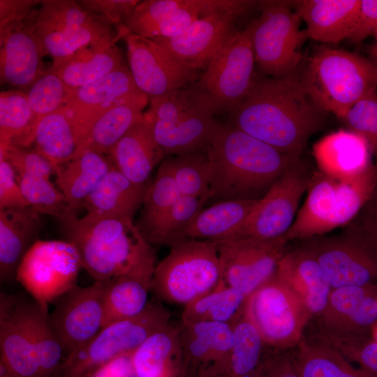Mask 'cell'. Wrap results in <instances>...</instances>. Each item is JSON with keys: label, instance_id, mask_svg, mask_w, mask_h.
<instances>
[{"label": "cell", "instance_id": "obj_1", "mask_svg": "<svg viewBox=\"0 0 377 377\" xmlns=\"http://www.w3.org/2000/svg\"><path fill=\"white\" fill-rule=\"evenodd\" d=\"M237 128L286 154L300 158L326 113L309 97L297 75H256L245 98L230 112Z\"/></svg>", "mask_w": 377, "mask_h": 377}, {"label": "cell", "instance_id": "obj_2", "mask_svg": "<svg viewBox=\"0 0 377 377\" xmlns=\"http://www.w3.org/2000/svg\"><path fill=\"white\" fill-rule=\"evenodd\" d=\"M209 200H259L300 158L282 152L232 124H220L207 149Z\"/></svg>", "mask_w": 377, "mask_h": 377}, {"label": "cell", "instance_id": "obj_3", "mask_svg": "<svg viewBox=\"0 0 377 377\" xmlns=\"http://www.w3.org/2000/svg\"><path fill=\"white\" fill-rule=\"evenodd\" d=\"M61 223L66 241L95 281L129 275L151 283L155 251L132 218L87 213Z\"/></svg>", "mask_w": 377, "mask_h": 377}, {"label": "cell", "instance_id": "obj_4", "mask_svg": "<svg viewBox=\"0 0 377 377\" xmlns=\"http://www.w3.org/2000/svg\"><path fill=\"white\" fill-rule=\"evenodd\" d=\"M300 78L318 107L341 119L377 89V64L354 52L322 45L315 50Z\"/></svg>", "mask_w": 377, "mask_h": 377}, {"label": "cell", "instance_id": "obj_5", "mask_svg": "<svg viewBox=\"0 0 377 377\" xmlns=\"http://www.w3.org/2000/svg\"><path fill=\"white\" fill-rule=\"evenodd\" d=\"M376 183L374 163L364 174L350 179H334L316 170L286 239H312L350 223L361 212Z\"/></svg>", "mask_w": 377, "mask_h": 377}, {"label": "cell", "instance_id": "obj_6", "mask_svg": "<svg viewBox=\"0 0 377 377\" xmlns=\"http://www.w3.org/2000/svg\"><path fill=\"white\" fill-rule=\"evenodd\" d=\"M221 265L214 242L183 239L156 264L151 290L170 304H188L217 286Z\"/></svg>", "mask_w": 377, "mask_h": 377}, {"label": "cell", "instance_id": "obj_7", "mask_svg": "<svg viewBox=\"0 0 377 377\" xmlns=\"http://www.w3.org/2000/svg\"><path fill=\"white\" fill-rule=\"evenodd\" d=\"M261 13L249 25L255 61L268 77L296 75L302 47L309 38L300 29L301 18L286 1H261Z\"/></svg>", "mask_w": 377, "mask_h": 377}, {"label": "cell", "instance_id": "obj_8", "mask_svg": "<svg viewBox=\"0 0 377 377\" xmlns=\"http://www.w3.org/2000/svg\"><path fill=\"white\" fill-rule=\"evenodd\" d=\"M36 32L45 56L55 68L82 47L121 36L112 24L74 0H42L38 7Z\"/></svg>", "mask_w": 377, "mask_h": 377}, {"label": "cell", "instance_id": "obj_9", "mask_svg": "<svg viewBox=\"0 0 377 377\" xmlns=\"http://www.w3.org/2000/svg\"><path fill=\"white\" fill-rule=\"evenodd\" d=\"M170 313L159 302H149L136 316L103 327L85 346L71 353L61 377H82L114 358L131 355L154 332L170 323Z\"/></svg>", "mask_w": 377, "mask_h": 377}, {"label": "cell", "instance_id": "obj_10", "mask_svg": "<svg viewBox=\"0 0 377 377\" xmlns=\"http://www.w3.org/2000/svg\"><path fill=\"white\" fill-rule=\"evenodd\" d=\"M244 314L266 347L276 350L295 347L311 318L301 300L275 274L248 297Z\"/></svg>", "mask_w": 377, "mask_h": 377}, {"label": "cell", "instance_id": "obj_11", "mask_svg": "<svg viewBox=\"0 0 377 377\" xmlns=\"http://www.w3.org/2000/svg\"><path fill=\"white\" fill-rule=\"evenodd\" d=\"M249 25L236 33L193 84L214 114L231 112L248 95L256 74Z\"/></svg>", "mask_w": 377, "mask_h": 377}, {"label": "cell", "instance_id": "obj_12", "mask_svg": "<svg viewBox=\"0 0 377 377\" xmlns=\"http://www.w3.org/2000/svg\"><path fill=\"white\" fill-rule=\"evenodd\" d=\"M82 267L71 242L38 239L22 258L15 279L34 300L48 305L76 286Z\"/></svg>", "mask_w": 377, "mask_h": 377}, {"label": "cell", "instance_id": "obj_13", "mask_svg": "<svg viewBox=\"0 0 377 377\" xmlns=\"http://www.w3.org/2000/svg\"><path fill=\"white\" fill-rule=\"evenodd\" d=\"M303 248L319 263L333 289L377 285V243L361 228L314 237Z\"/></svg>", "mask_w": 377, "mask_h": 377}, {"label": "cell", "instance_id": "obj_14", "mask_svg": "<svg viewBox=\"0 0 377 377\" xmlns=\"http://www.w3.org/2000/svg\"><path fill=\"white\" fill-rule=\"evenodd\" d=\"M311 175L301 159L287 170L256 201L232 239H273L284 237L295 219Z\"/></svg>", "mask_w": 377, "mask_h": 377}, {"label": "cell", "instance_id": "obj_15", "mask_svg": "<svg viewBox=\"0 0 377 377\" xmlns=\"http://www.w3.org/2000/svg\"><path fill=\"white\" fill-rule=\"evenodd\" d=\"M285 236L273 239L241 237L214 242L217 249L221 281L247 298L269 280L286 252Z\"/></svg>", "mask_w": 377, "mask_h": 377}, {"label": "cell", "instance_id": "obj_16", "mask_svg": "<svg viewBox=\"0 0 377 377\" xmlns=\"http://www.w3.org/2000/svg\"><path fill=\"white\" fill-rule=\"evenodd\" d=\"M105 281L74 286L54 302L50 318L68 356L87 344L103 328Z\"/></svg>", "mask_w": 377, "mask_h": 377}, {"label": "cell", "instance_id": "obj_17", "mask_svg": "<svg viewBox=\"0 0 377 377\" xmlns=\"http://www.w3.org/2000/svg\"><path fill=\"white\" fill-rule=\"evenodd\" d=\"M38 7L0 27L1 84L25 93L46 69L36 32Z\"/></svg>", "mask_w": 377, "mask_h": 377}, {"label": "cell", "instance_id": "obj_18", "mask_svg": "<svg viewBox=\"0 0 377 377\" xmlns=\"http://www.w3.org/2000/svg\"><path fill=\"white\" fill-rule=\"evenodd\" d=\"M134 82L149 100L186 87L196 71L174 60L154 40L128 31L121 38Z\"/></svg>", "mask_w": 377, "mask_h": 377}, {"label": "cell", "instance_id": "obj_19", "mask_svg": "<svg viewBox=\"0 0 377 377\" xmlns=\"http://www.w3.org/2000/svg\"><path fill=\"white\" fill-rule=\"evenodd\" d=\"M239 16L216 14L202 17L171 38H149L174 60L193 70L206 69L236 33Z\"/></svg>", "mask_w": 377, "mask_h": 377}, {"label": "cell", "instance_id": "obj_20", "mask_svg": "<svg viewBox=\"0 0 377 377\" xmlns=\"http://www.w3.org/2000/svg\"><path fill=\"white\" fill-rule=\"evenodd\" d=\"M140 93L142 92L126 64L98 81L72 89L65 108L75 130L78 150L87 132L102 114L118 102Z\"/></svg>", "mask_w": 377, "mask_h": 377}, {"label": "cell", "instance_id": "obj_21", "mask_svg": "<svg viewBox=\"0 0 377 377\" xmlns=\"http://www.w3.org/2000/svg\"><path fill=\"white\" fill-rule=\"evenodd\" d=\"M185 377L223 374L234 340L232 325L202 321L179 327Z\"/></svg>", "mask_w": 377, "mask_h": 377}, {"label": "cell", "instance_id": "obj_22", "mask_svg": "<svg viewBox=\"0 0 377 377\" xmlns=\"http://www.w3.org/2000/svg\"><path fill=\"white\" fill-rule=\"evenodd\" d=\"M317 318L319 331L369 337L377 321V285L332 289L325 309Z\"/></svg>", "mask_w": 377, "mask_h": 377}, {"label": "cell", "instance_id": "obj_23", "mask_svg": "<svg viewBox=\"0 0 377 377\" xmlns=\"http://www.w3.org/2000/svg\"><path fill=\"white\" fill-rule=\"evenodd\" d=\"M24 299L1 295V371L13 377H41Z\"/></svg>", "mask_w": 377, "mask_h": 377}, {"label": "cell", "instance_id": "obj_24", "mask_svg": "<svg viewBox=\"0 0 377 377\" xmlns=\"http://www.w3.org/2000/svg\"><path fill=\"white\" fill-rule=\"evenodd\" d=\"M312 154L318 170L337 179L357 177L374 163L366 139L349 129L323 136L313 145Z\"/></svg>", "mask_w": 377, "mask_h": 377}, {"label": "cell", "instance_id": "obj_25", "mask_svg": "<svg viewBox=\"0 0 377 377\" xmlns=\"http://www.w3.org/2000/svg\"><path fill=\"white\" fill-rule=\"evenodd\" d=\"M275 275L303 302L311 318L325 309L332 288L317 260L306 249L286 252Z\"/></svg>", "mask_w": 377, "mask_h": 377}, {"label": "cell", "instance_id": "obj_26", "mask_svg": "<svg viewBox=\"0 0 377 377\" xmlns=\"http://www.w3.org/2000/svg\"><path fill=\"white\" fill-rule=\"evenodd\" d=\"M147 117H148L147 115ZM148 119L151 122L154 139L165 156L207 151V146L219 125L215 120L212 111L206 105L200 107L172 122L152 121L149 117Z\"/></svg>", "mask_w": 377, "mask_h": 377}, {"label": "cell", "instance_id": "obj_27", "mask_svg": "<svg viewBox=\"0 0 377 377\" xmlns=\"http://www.w3.org/2000/svg\"><path fill=\"white\" fill-rule=\"evenodd\" d=\"M43 228L40 214L31 207L0 209V277L15 279L18 267Z\"/></svg>", "mask_w": 377, "mask_h": 377}, {"label": "cell", "instance_id": "obj_28", "mask_svg": "<svg viewBox=\"0 0 377 377\" xmlns=\"http://www.w3.org/2000/svg\"><path fill=\"white\" fill-rule=\"evenodd\" d=\"M107 156L115 168L137 184H146L154 167L165 156L154 139L151 122L145 112Z\"/></svg>", "mask_w": 377, "mask_h": 377}, {"label": "cell", "instance_id": "obj_29", "mask_svg": "<svg viewBox=\"0 0 377 377\" xmlns=\"http://www.w3.org/2000/svg\"><path fill=\"white\" fill-rule=\"evenodd\" d=\"M361 0H302L296 12L306 24L309 37L323 43L348 38L356 24Z\"/></svg>", "mask_w": 377, "mask_h": 377}, {"label": "cell", "instance_id": "obj_30", "mask_svg": "<svg viewBox=\"0 0 377 377\" xmlns=\"http://www.w3.org/2000/svg\"><path fill=\"white\" fill-rule=\"evenodd\" d=\"M119 36L84 46L53 68L71 89L98 81L125 64Z\"/></svg>", "mask_w": 377, "mask_h": 377}, {"label": "cell", "instance_id": "obj_31", "mask_svg": "<svg viewBox=\"0 0 377 377\" xmlns=\"http://www.w3.org/2000/svg\"><path fill=\"white\" fill-rule=\"evenodd\" d=\"M134 377H185L179 327L170 323L131 355Z\"/></svg>", "mask_w": 377, "mask_h": 377}, {"label": "cell", "instance_id": "obj_32", "mask_svg": "<svg viewBox=\"0 0 377 377\" xmlns=\"http://www.w3.org/2000/svg\"><path fill=\"white\" fill-rule=\"evenodd\" d=\"M148 186L131 181L112 166L82 207L89 214L133 219L142 205Z\"/></svg>", "mask_w": 377, "mask_h": 377}, {"label": "cell", "instance_id": "obj_33", "mask_svg": "<svg viewBox=\"0 0 377 377\" xmlns=\"http://www.w3.org/2000/svg\"><path fill=\"white\" fill-rule=\"evenodd\" d=\"M113 166L107 155L84 149L54 169L56 182L70 207L77 212Z\"/></svg>", "mask_w": 377, "mask_h": 377}, {"label": "cell", "instance_id": "obj_34", "mask_svg": "<svg viewBox=\"0 0 377 377\" xmlns=\"http://www.w3.org/2000/svg\"><path fill=\"white\" fill-rule=\"evenodd\" d=\"M149 103L148 97L140 93L114 105L91 126L76 156L84 149L108 155L117 142L142 118Z\"/></svg>", "mask_w": 377, "mask_h": 377}, {"label": "cell", "instance_id": "obj_35", "mask_svg": "<svg viewBox=\"0 0 377 377\" xmlns=\"http://www.w3.org/2000/svg\"><path fill=\"white\" fill-rule=\"evenodd\" d=\"M258 200H230L202 209L182 233V238L216 242L231 239Z\"/></svg>", "mask_w": 377, "mask_h": 377}, {"label": "cell", "instance_id": "obj_36", "mask_svg": "<svg viewBox=\"0 0 377 377\" xmlns=\"http://www.w3.org/2000/svg\"><path fill=\"white\" fill-rule=\"evenodd\" d=\"M290 351L301 377H376L353 367L342 354L316 337L302 338Z\"/></svg>", "mask_w": 377, "mask_h": 377}, {"label": "cell", "instance_id": "obj_37", "mask_svg": "<svg viewBox=\"0 0 377 377\" xmlns=\"http://www.w3.org/2000/svg\"><path fill=\"white\" fill-rule=\"evenodd\" d=\"M27 323L41 377H59L68 354L51 324L48 305L24 300Z\"/></svg>", "mask_w": 377, "mask_h": 377}, {"label": "cell", "instance_id": "obj_38", "mask_svg": "<svg viewBox=\"0 0 377 377\" xmlns=\"http://www.w3.org/2000/svg\"><path fill=\"white\" fill-rule=\"evenodd\" d=\"M32 145L34 150L45 158L54 169L75 157L78 142L65 107L38 122Z\"/></svg>", "mask_w": 377, "mask_h": 377}, {"label": "cell", "instance_id": "obj_39", "mask_svg": "<svg viewBox=\"0 0 377 377\" xmlns=\"http://www.w3.org/2000/svg\"><path fill=\"white\" fill-rule=\"evenodd\" d=\"M151 283L129 275L105 280L103 327L138 316L147 306Z\"/></svg>", "mask_w": 377, "mask_h": 377}, {"label": "cell", "instance_id": "obj_40", "mask_svg": "<svg viewBox=\"0 0 377 377\" xmlns=\"http://www.w3.org/2000/svg\"><path fill=\"white\" fill-rule=\"evenodd\" d=\"M247 297L221 280L216 288L184 306L182 323H233L242 315Z\"/></svg>", "mask_w": 377, "mask_h": 377}, {"label": "cell", "instance_id": "obj_41", "mask_svg": "<svg viewBox=\"0 0 377 377\" xmlns=\"http://www.w3.org/2000/svg\"><path fill=\"white\" fill-rule=\"evenodd\" d=\"M33 113L27 95L18 89L0 93V147L13 144L21 147L32 145Z\"/></svg>", "mask_w": 377, "mask_h": 377}, {"label": "cell", "instance_id": "obj_42", "mask_svg": "<svg viewBox=\"0 0 377 377\" xmlns=\"http://www.w3.org/2000/svg\"><path fill=\"white\" fill-rule=\"evenodd\" d=\"M232 327L233 344L223 374L230 377H253L266 346L259 331L244 312Z\"/></svg>", "mask_w": 377, "mask_h": 377}, {"label": "cell", "instance_id": "obj_43", "mask_svg": "<svg viewBox=\"0 0 377 377\" xmlns=\"http://www.w3.org/2000/svg\"><path fill=\"white\" fill-rule=\"evenodd\" d=\"M161 165L172 177L181 195L209 200V163L207 151L172 156Z\"/></svg>", "mask_w": 377, "mask_h": 377}, {"label": "cell", "instance_id": "obj_44", "mask_svg": "<svg viewBox=\"0 0 377 377\" xmlns=\"http://www.w3.org/2000/svg\"><path fill=\"white\" fill-rule=\"evenodd\" d=\"M16 177L29 206L40 214L55 216L61 222L76 215L64 194L49 178L18 174Z\"/></svg>", "mask_w": 377, "mask_h": 377}, {"label": "cell", "instance_id": "obj_45", "mask_svg": "<svg viewBox=\"0 0 377 377\" xmlns=\"http://www.w3.org/2000/svg\"><path fill=\"white\" fill-rule=\"evenodd\" d=\"M71 90L52 66L46 68L33 83L26 92L33 113V136L41 119L65 107Z\"/></svg>", "mask_w": 377, "mask_h": 377}, {"label": "cell", "instance_id": "obj_46", "mask_svg": "<svg viewBox=\"0 0 377 377\" xmlns=\"http://www.w3.org/2000/svg\"><path fill=\"white\" fill-rule=\"evenodd\" d=\"M180 195L172 177L160 164L153 182L147 190L137 225L145 238Z\"/></svg>", "mask_w": 377, "mask_h": 377}, {"label": "cell", "instance_id": "obj_47", "mask_svg": "<svg viewBox=\"0 0 377 377\" xmlns=\"http://www.w3.org/2000/svg\"><path fill=\"white\" fill-rule=\"evenodd\" d=\"M207 202L204 198L180 195L145 239L150 244L169 246L183 239L184 230Z\"/></svg>", "mask_w": 377, "mask_h": 377}, {"label": "cell", "instance_id": "obj_48", "mask_svg": "<svg viewBox=\"0 0 377 377\" xmlns=\"http://www.w3.org/2000/svg\"><path fill=\"white\" fill-rule=\"evenodd\" d=\"M145 110L148 117L163 122H172L200 107L208 106L193 84L153 98Z\"/></svg>", "mask_w": 377, "mask_h": 377}, {"label": "cell", "instance_id": "obj_49", "mask_svg": "<svg viewBox=\"0 0 377 377\" xmlns=\"http://www.w3.org/2000/svg\"><path fill=\"white\" fill-rule=\"evenodd\" d=\"M315 337L325 341L347 360L377 377V341L364 336H341L318 330Z\"/></svg>", "mask_w": 377, "mask_h": 377}, {"label": "cell", "instance_id": "obj_50", "mask_svg": "<svg viewBox=\"0 0 377 377\" xmlns=\"http://www.w3.org/2000/svg\"><path fill=\"white\" fill-rule=\"evenodd\" d=\"M341 120L366 139L377 167V89L354 105Z\"/></svg>", "mask_w": 377, "mask_h": 377}, {"label": "cell", "instance_id": "obj_51", "mask_svg": "<svg viewBox=\"0 0 377 377\" xmlns=\"http://www.w3.org/2000/svg\"><path fill=\"white\" fill-rule=\"evenodd\" d=\"M6 158L16 174L46 178L54 174L53 165L36 151L10 144L0 147V158Z\"/></svg>", "mask_w": 377, "mask_h": 377}, {"label": "cell", "instance_id": "obj_52", "mask_svg": "<svg viewBox=\"0 0 377 377\" xmlns=\"http://www.w3.org/2000/svg\"><path fill=\"white\" fill-rule=\"evenodd\" d=\"M77 1L89 12L110 22L119 34V31L124 27V19L140 1L78 0Z\"/></svg>", "mask_w": 377, "mask_h": 377}, {"label": "cell", "instance_id": "obj_53", "mask_svg": "<svg viewBox=\"0 0 377 377\" xmlns=\"http://www.w3.org/2000/svg\"><path fill=\"white\" fill-rule=\"evenodd\" d=\"M267 348L253 377H301L290 350Z\"/></svg>", "mask_w": 377, "mask_h": 377}, {"label": "cell", "instance_id": "obj_54", "mask_svg": "<svg viewBox=\"0 0 377 377\" xmlns=\"http://www.w3.org/2000/svg\"><path fill=\"white\" fill-rule=\"evenodd\" d=\"M30 207L24 198L16 174L8 161L0 158V209Z\"/></svg>", "mask_w": 377, "mask_h": 377}, {"label": "cell", "instance_id": "obj_55", "mask_svg": "<svg viewBox=\"0 0 377 377\" xmlns=\"http://www.w3.org/2000/svg\"><path fill=\"white\" fill-rule=\"evenodd\" d=\"M377 30V0H361L358 17L348 36L353 43H360Z\"/></svg>", "mask_w": 377, "mask_h": 377}, {"label": "cell", "instance_id": "obj_56", "mask_svg": "<svg viewBox=\"0 0 377 377\" xmlns=\"http://www.w3.org/2000/svg\"><path fill=\"white\" fill-rule=\"evenodd\" d=\"M131 355L110 360L91 370L82 377H133Z\"/></svg>", "mask_w": 377, "mask_h": 377}, {"label": "cell", "instance_id": "obj_57", "mask_svg": "<svg viewBox=\"0 0 377 377\" xmlns=\"http://www.w3.org/2000/svg\"><path fill=\"white\" fill-rule=\"evenodd\" d=\"M41 1L0 0V27L16 20L38 6Z\"/></svg>", "mask_w": 377, "mask_h": 377}, {"label": "cell", "instance_id": "obj_58", "mask_svg": "<svg viewBox=\"0 0 377 377\" xmlns=\"http://www.w3.org/2000/svg\"><path fill=\"white\" fill-rule=\"evenodd\" d=\"M361 212H362L361 229L377 243V183Z\"/></svg>", "mask_w": 377, "mask_h": 377}, {"label": "cell", "instance_id": "obj_59", "mask_svg": "<svg viewBox=\"0 0 377 377\" xmlns=\"http://www.w3.org/2000/svg\"><path fill=\"white\" fill-rule=\"evenodd\" d=\"M197 377H230L229 376L223 374H200Z\"/></svg>", "mask_w": 377, "mask_h": 377}, {"label": "cell", "instance_id": "obj_60", "mask_svg": "<svg viewBox=\"0 0 377 377\" xmlns=\"http://www.w3.org/2000/svg\"><path fill=\"white\" fill-rule=\"evenodd\" d=\"M371 54L374 57V62L377 64V44H375L371 49Z\"/></svg>", "mask_w": 377, "mask_h": 377}, {"label": "cell", "instance_id": "obj_61", "mask_svg": "<svg viewBox=\"0 0 377 377\" xmlns=\"http://www.w3.org/2000/svg\"><path fill=\"white\" fill-rule=\"evenodd\" d=\"M0 377H13V376H11L8 375V374L1 371Z\"/></svg>", "mask_w": 377, "mask_h": 377}, {"label": "cell", "instance_id": "obj_62", "mask_svg": "<svg viewBox=\"0 0 377 377\" xmlns=\"http://www.w3.org/2000/svg\"><path fill=\"white\" fill-rule=\"evenodd\" d=\"M374 37H375V39H376V43L375 44H377V30L375 32V34H374Z\"/></svg>", "mask_w": 377, "mask_h": 377}]
</instances>
